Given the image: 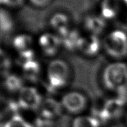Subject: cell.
Listing matches in <instances>:
<instances>
[{
    "instance_id": "1",
    "label": "cell",
    "mask_w": 127,
    "mask_h": 127,
    "mask_svg": "<svg viewBox=\"0 0 127 127\" xmlns=\"http://www.w3.org/2000/svg\"><path fill=\"white\" fill-rule=\"evenodd\" d=\"M100 80L107 91L116 95H125L127 91V63L123 61L107 63L101 69Z\"/></svg>"
},
{
    "instance_id": "2",
    "label": "cell",
    "mask_w": 127,
    "mask_h": 127,
    "mask_svg": "<svg viewBox=\"0 0 127 127\" xmlns=\"http://www.w3.org/2000/svg\"><path fill=\"white\" fill-rule=\"evenodd\" d=\"M72 70L65 60L54 58L48 64L46 68L47 84L52 91L65 88L70 82Z\"/></svg>"
},
{
    "instance_id": "3",
    "label": "cell",
    "mask_w": 127,
    "mask_h": 127,
    "mask_svg": "<svg viewBox=\"0 0 127 127\" xmlns=\"http://www.w3.org/2000/svg\"><path fill=\"white\" fill-rule=\"evenodd\" d=\"M102 49L112 61H123L127 57V33L120 29L109 32L102 40Z\"/></svg>"
},
{
    "instance_id": "4",
    "label": "cell",
    "mask_w": 127,
    "mask_h": 127,
    "mask_svg": "<svg viewBox=\"0 0 127 127\" xmlns=\"http://www.w3.org/2000/svg\"><path fill=\"white\" fill-rule=\"evenodd\" d=\"M59 101L63 112L74 116L84 114L89 104L88 96L83 92L77 90L65 92L61 96Z\"/></svg>"
},
{
    "instance_id": "5",
    "label": "cell",
    "mask_w": 127,
    "mask_h": 127,
    "mask_svg": "<svg viewBox=\"0 0 127 127\" xmlns=\"http://www.w3.org/2000/svg\"><path fill=\"white\" fill-rule=\"evenodd\" d=\"M77 51L86 58H95L103 51L102 40L99 36L88 34L86 35H81L79 39Z\"/></svg>"
},
{
    "instance_id": "6",
    "label": "cell",
    "mask_w": 127,
    "mask_h": 127,
    "mask_svg": "<svg viewBox=\"0 0 127 127\" xmlns=\"http://www.w3.org/2000/svg\"><path fill=\"white\" fill-rule=\"evenodd\" d=\"M38 45L45 56L52 59L56 58L62 48L61 39L54 33H45L40 35Z\"/></svg>"
},
{
    "instance_id": "7",
    "label": "cell",
    "mask_w": 127,
    "mask_h": 127,
    "mask_svg": "<svg viewBox=\"0 0 127 127\" xmlns=\"http://www.w3.org/2000/svg\"><path fill=\"white\" fill-rule=\"evenodd\" d=\"M42 101L41 94L34 87L25 86L19 91L18 102L20 105L25 109H38Z\"/></svg>"
},
{
    "instance_id": "8",
    "label": "cell",
    "mask_w": 127,
    "mask_h": 127,
    "mask_svg": "<svg viewBox=\"0 0 127 127\" xmlns=\"http://www.w3.org/2000/svg\"><path fill=\"white\" fill-rule=\"evenodd\" d=\"M39 109H41L42 119L47 122L57 120L63 112L60 101L53 98H48L43 100Z\"/></svg>"
},
{
    "instance_id": "9",
    "label": "cell",
    "mask_w": 127,
    "mask_h": 127,
    "mask_svg": "<svg viewBox=\"0 0 127 127\" xmlns=\"http://www.w3.org/2000/svg\"><path fill=\"white\" fill-rule=\"evenodd\" d=\"M70 19L64 13H56L51 16L49 26L52 33L62 38L71 30L70 28Z\"/></svg>"
},
{
    "instance_id": "10",
    "label": "cell",
    "mask_w": 127,
    "mask_h": 127,
    "mask_svg": "<svg viewBox=\"0 0 127 127\" xmlns=\"http://www.w3.org/2000/svg\"><path fill=\"white\" fill-rule=\"evenodd\" d=\"M33 40L32 37L26 34L18 35L14 39V46L25 61L33 59Z\"/></svg>"
},
{
    "instance_id": "11",
    "label": "cell",
    "mask_w": 127,
    "mask_h": 127,
    "mask_svg": "<svg viewBox=\"0 0 127 127\" xmlns=\"http://www.w3.org/2000/svg\"><path fill=\"white\" fill-rule=\"evenodd\" d=\"M84 27L88 34L99 35L106 27L105 21L100 16H89L84 20Z\"/></svg>"
},
{
    "instance_id": "12",
    "label": "cell",
    "mask_w": 127,
    "mask_h": 127,
    "mask_svg": "<svg viewBox=\"0 0 127 127\" xmlns=\"http://www.w3.org/2000/svg\"><path fill=\"white\" fill-rule=\"evenodd\" d=\"M118 8L114 0H101L99 4L100 16L105 21L112 20L117 16Z\"/></svg>"
},
{
    "instance_id": "13",
    "label": "cell",
    "mask_w": 127,
    "mask_h": 127,
    "mask_svg": "<svg viewBox=\"0 0 127 127\" xmlns=\"http://www.w3.org/2000/svg\"><path fill=\"white\" fill-rule=\"evenodd\" d=\"M41 67L39 63L34 59L25 61L23 65V73L26 80L30 82H35L39 78Z\"/></svg>"
},
{
    "instance_id": "14",
    "label": "cell",
    "mask_w": 127,
    "mask_h": 127,
    "mask_svg": "<svg viewBox=\"0 0 127 127\" xmlns=\"http://www.w3.org/2000/svg\"><path fill=\"white\" fill-rule=\"evenodd\" d=\"M71 127H101V122L93 115L81 114L74 117Z\"/></svg>"
},
{
    "instance_id": "15",
    "label": "cell",
    "mask_w": 127,
    "mask_h": 127,
    "mask_svg": "<svg viewBox=\"0 0 127 127\" xmlns=\"http://www.w3.org/2000/svg\"><path fill=\"white\" fill-rule=\"evenodd\" d=\"M80 34L77 30H71L65 36L61 39L62 47L69 51L77 50L79 39L80 38Z\"/></svg>"
},
{
    "instance_id": "16",
    "label": "cell",
    "mask_w": 127,
    "mask_h": 127,
    "mask_svg": "<svg viewBox=\"0 0 127 127\" xmlns=\"http://www.w3.org/2000/svg\"><path fill=\"white\" fill-rule=\"evenodd\" d=\"M14 27V19L8 10L0 8V31L8 33Z\"/></svg>"
},
{
    "instance_id": "17",
    "label": "cell",
    "mask_w": 127,
    "mask_h": 127,
    "mask_svg": "<svg viewBox=\"0 0 127 127\" xmlns=\"http://www.w3.org/2000/svg\"><path fill=\"white\" fill-rule=\"evenodd\" d=\"M11 62L6 53L0 49V75H7L10 70Z\"/></svg>"
},
{
    "instance_id": "18",
    "label": "cell",
    "mask_w": 127,
    "mask_h": 127,
    "mask_svg": "<svg viewBox=\"0 0 127 127\" xmlns=\"http://www.w3.org/2000/svg\"><path fill=\"white\" fill-rule=\"evenodd\" d=\"M4 127H32L26 120L18 115H14L5 125Z\"/></svg>"
},
{
    "instance_id": "19",
    "label": "cell",
    "mask_w": 127,
    "mask_h": 127,
    "mask_svg": "<svg viewBox=\"0 0 127 127\" xmlns=\"http://www.w3.org/2000/svg\"><path fill=\"white\" fill-rule=\"evenodd\" d=\"M21 80L15 76H10L8 78V80L6 82V85L10 90L17 91L21 90L23 87H21Z\"/></svg>"
},
{
    "instance_id": "20",
    "label": "cell",
    "mask_w": 127,
    "mask_h": 127,
    "mask_svg": "<svg viewBox=\"0 0 127 127\" xmlns=\"http://www.w3.org/2000/svg\"><path fill=\"white\" fill-rule=\"evenodd\" d=\"M30 2L37 8H45L51 3L52 0H29Z\"/></svg>"
},
{
    "instance_id": "21",
    "label": "cell",
    "mask_w": 127,
    "mask_h": 127,
    "mask_svg": "<svg viewBox=\"0 0 127 127\" xmlns=\"http://www.w3.org/2000/svg\"><path fill=\"white\" fill-rule=\"evenodd\" d=\"M25 0H3V4L10 7H19L23 5Z\"/></svg>"
},
{
    "instance_id": "22",
    "label": "cell",
    "mask_w": 127,
    "mask_h": 127,
    "mask_svg": "<svg viewBox=\"0 0 127 127\" xmlns=\"http://www.w3.org/2000/svg\"><path fill=\"white\" fill-rule=\"evenodd\" d=\"M125 121H126V123H127V112L126 113V114H125Z\"/></svg>"
},
{
    "instance_id": "23",
    "label": "cell",
    "mask_w": 127,
    "mask_h": 127,
    "mask_svg": "<svg viewBox=\"0 0 127 127\" xmlns=\"http://www.w3.org/2000/svg\"><path fill=\"white\" fill-rule=\"evenodd\" d=\"M0 4H3V0H0Z\"/></svg>"
}]
</instances>
